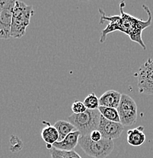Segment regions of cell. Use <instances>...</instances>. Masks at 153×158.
Returning <instances> with one entry per match:
<instances>
[{"instance_id":"7a4b0ae2","label":"cell","mask_w":153,"mask_h":158,"mask_svg":"<svg viewBox=\"0 0 153 158\" xmlns=\"http://www.w3.org/2000/svg\"><path fill=\"white\" fill-rule=\"evenodd\" d=\"M33 15L34 9L32 6H28L21 1H15L11 22V37L21 38L25 34Z\"/></svg>"},{"instance_id":"9a60e30c","label":"cell","mask_w":153,"mask_h":158,"mask_svg":"<svg viewBox=\"0 0 153 158\" xmlns=\"http://www.w3.org/2000/svg\"><path fill=\"white\" fill-rule=\"evenodd\" d=\"M50 152L52 158H82L75 151H66L52 148L50 150Z\"/></svg>"},{"instance_id":"6da1fadb","label":"cell","mask_w":153,"mask_h":158,"mask_svg":"<svg viewBox=\"0 0 153 158\" xmlns=\"http://www.w3.org/2000/svg\"><path fill=\"white\" fill-rule=\"evenodd\" d=\"M124 6V2H121L120 4L121 15L108 16L105 14L102 9H99V11L101 15L100 23L101 24L103 21H109V24L102 31L100 42L104 43L108 34L114 32V31H119L129 36L131 40L136 42L142 47L143 49H146V47L142 39V33L143 30L149 27L152 24V12L148 6L143 5L142 8L147 12L149 18H148L147 21H142V20L133 17L131 15L123 11Z\"/></svg>"},{"instance_id":"3957f363","label":"cell","mask_w":153,"mask_h":158,"mask_svg":"<svg viewBox=\"0 0 153 158\" xmlns=\"http://www.w3.org/2000/svg\"><path fill=\"white\" fill-rule=\"evenodd\" d=\"M101 115L98 110H87L80 114L72 113L68 117V121L80 131L82 136L89 135L99 126Z\"/></svg>"},{"instance_id":"d6986e66","label":"cell","mask_w":153,"mask_h":158,"mask_svg":"<svg viewBox=\"0 0 153 158\" xmlns=\"http://www.w3.org/2000/svg\"><path fill=\"white\" fill-rule=\"evenodd\" d=\"M1 9H2V2H1V0H0V11H1Z\"/></svg>"},{"instance_id":"5b68a950","label":"cell","mask_w":153,"mask_h":158,"mask_svg":"<svg viewBox=\"0 0 153 158\" xmlns=\"http://www.w3.org/2000/svg\"><path fill=\"white\" fill-rule=\"evenodd\" d=\"M117 110L123 126H130L136 122L137 105L130 96L122 94L121 103Z\"/></svg>"},{"instance_id":"e0dca14e","label":"cell","mask_w":153,"mask_h":158,"mask_svg":"<svg viewBox=\"0 0 153 158\" xmlns=\"http://www.w3.org/2000/svg\"><path fill=\"white\" fill-rule=\"evenodd\" d=\"M72 110L74 114H80V113L86 111L87 108L85 107L83 102L80 101V100H75L72 103Z\"/></svg>"},{"instance_id":"7c38bea8","label":"cell","mask_w":153,"mask_h":158,"mask_svg":"<svg viewBox=\"0 0 153 158\" xmlns=\"http://www.w3.org/2000/svg\"><path fill=\"white\" fill-rule=\"evenodd\" d=\"M144 127L139 126L137 128L130 129L127 131V142L134 147H139L146 141V135L144 134Z\"/></svg>"},{"instance_id":"5bb4252c","label":"cell","mask_w":153,"mask_h":158,"mask_svg":"<svg viewBox=\"0 0 153 158\" xmlns=\"http://www.w3.org/2000/svg\"><path fill=\"white\" fill-rule=\"evenodd\" d=\"M100 113L103 117L109 121L115 122V123H121V118H120L119 113L117 109L105 107V106H99L98 107Z\"/></svg>"},{"instance_id":"8fae6325","label":"cell","mask_w":153,"mask_h":158,"mask_svg":"<svg viewBox=\"0 0 153 158\" xmlns=\"http://www.w3.org/2000/svg\"><path fill=\"white\" fill-rule=\"evenodd\" d=\"M43 123L47 125L42 129L41 131V137L44 140V142L47 144V148L50 150L53 148V144H55L59 140V133L57 131V128L54 127V126H51L50 123L43 122Z\"/></svg>"},{"instance_id":"4fadbf2b","label":"cell","mask_w":153,"mask_h":158,"mask_svg":"<svg viewBox=\"0 0 153 158\" xmlns=\"http://www.w3.org/2000/svg\"><path fill=\"white\" fill-rule=\"evenodd\" d=\"M53 126L57 128L59 133L58 141H62L70 133L76 130V128L72 123H70L69 121H65V120H59V121L56 122Z\"/></svg>"},{"instance_id":"2e32d148","label":"cell","mask_w":153,"mask_h":158,"mask_svg":"<svg viewBox=\"0 0 153 158\" xmlns=\"http://www.w3.org/2000/svg\"><path fill=\"white\" fill-rule=\"evenodd\" d=\"M87 110H98L100 106L99 98L96 96L95 93L89 94L83 101Z\"/></svg>"},{"instance_id":"8992f818","label":"cell","mask_w":153,"mask_h":158,"mask_svg":"<svg viewBox=\"0 0 153 158\" xmlns=\"http://www.w3.org/2000/svg\"><path fill=\"white\" fill-rule=\"evenodd\" d=\"M137 78L139 93L153 95V58L149 59L139 67Z\"/></svg>"},{"instance_id":"ac0fdd59","label":"cell","mask_w":153,"mask_h":158,"mask_svg":"<svg viewBox=\"0 0 153 158\" xmlns=\"http://www.w3.org/2000/svg\"><path fill=\"white\" fill-rule=\"evenodd\" d=\"M89 137L94 141H100L103 138L101 133L98 129L92 131L91 134L89 135Z\"/></svg>"},{"instance_id":"277c9868","label":"cell","mask_w":153,"mask_h":158,"mask_svg":"<svg viewBox=\"0 0 153 158\" xmlns=\"http://www.w3.org/2000/svg\"><path fill=\"white\" fill-rule=\"evenodd\" d=\"M79 144L87 155L93 158H106L114 148L113 140L102 138L100 141H94L89 135L80 136Z\"/></svg>"},{"instance_id":"52a82bcc","label":"cell","mask_w":153,"mask_h":158,"mask_svg":"<svg viewBox=\"0 0 153 158\" xmlns=\"http://www.w3.org/2000/svg\"><path fill=\"white\" fill-rule=\"evenodd\" d=\"M2 9L0 11V39L7 40L11 37V22L15 0H1Z\"/></svg>"},{"instance_id":"ba28073f","label":"cell","mask_w":153,"mask_h":158,"mask_svg":"<svg viewBox=\"0 0 153 158\" xmlns=\"http://www.w3.org/2000/svg\"><path fill=\"white\" fill-rule=\"evenodd\" d=\"M98 130L101 133L103 138L113 140L121 135L123 131V126L121 123L109 121L101 116Z\"/></svg>"},{"instance_id":"30bf717a","label":"cell","mask_w":153,"mask_h":158,"mask_svg":"<svg viewBox=\"0 0 153 158\" xmlns=\"http://www.w3.org/2000/svg\"><path fill=\"white\" fill-rule=\"evenodd\" d=\"M122 94L114 90L105 91L99 98L100 106L117 109L121 100Z\"/></svg>"},{"instance_id":"9c48e42d","label":"cell","mask_w":153,"mask_h":158,"mask_svg":"<svg viewBox=\"0 0 153 158\" xmlns=\"http://www.w3.org/2000/svg\"><path fill=\"white\" fill-rule=\"evenodd\" d=\"M81 136V133L78 130L70 133L63 140L61 141H57L53 144V148H57L58 150L66 151H74V148L79 144V141Z\"/></svg>"}]
</instances>
